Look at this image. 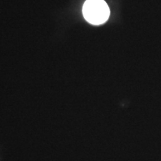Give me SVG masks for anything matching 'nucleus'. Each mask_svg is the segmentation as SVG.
Masks as SVG:
<instances>
[{"instance_id": "nucleus-1", "label": "nucleus", "mask_w": 161, "mask_h": 161, "mask_svg": "<svg viewBox=\"0 0 161 161\" xmlns=\"http://www.w3.org/2000/svg\"><path fill=\"white\" fill-rule=\"evenodd\" d=\"M82 11L85 19L92 25L104 23L110 16L109 7L104 0H86Z\"/></svg>"}]
</instances>
